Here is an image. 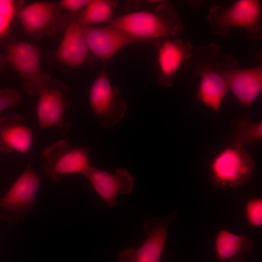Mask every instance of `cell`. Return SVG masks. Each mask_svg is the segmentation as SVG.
<instances>
[{"label":"cell","mask_w":262,"mask_h":262,"mask_svg":"<svg viewBox=\"0 0 262 262\" xmlns=\"http://www.w3.org/2000/svg\"><path fill=\"white\" fill-rule=\"evenodd\" d=\"M184 66L200 78L196 99L218 112L229 90L228 74L240 67L237 59L212 43L193 50Z\"/></svg>","instance_id":"1"},{"label":"cell","mask_w":262,"mask_h":262,"mask_svg":"<svg viewBox=\"0 0 262 262\" xmlns=\"http://www.w3.org/2000/svg\"><path fill=\"white\" fill-rule=\"evenodd\" d=\"M148 6L113 18L109 24L139 42L151 45L164 39L179 37L185 26L175 7L165 0Z\"/></svg>","instance_id":"2"},{"label":"cell","mask_w":262,"mask_h":262,"mask_svg":"<svg viewBox=\"0 0 262 262\" xmlns=\"http://www.w3.org/2000/svg\"><path fill=\"white\" fill-rule=\"evenodd\" d=\"M261 2L258 0H239L226 8L212 7L207 16L211 32L221 36L229 35L233 28L245 30L250 39L262 38Z\"/></svg>","instance_id":"3"},{"label":"cell","mask_w":262,"mask_h":262,"mask_svg":"<svg viewBox=\"0 0 262 262\" xmlns=\"http://www.w3.org/2000/svg\"><path fill=\"white\" fill-rule=\"evenodd\" d=\"M255 168L254 162L244 147L233 145L218 152L211 164L212 182L217 187L245 184Z\"/></svg>","instance_id":"4"},{"label":"cell","mask_w":262,"mask_h":262,"mask_svg":"<svg viewBox=\"0 0 262 262\" xmlns=\"http://www.w3.org/2000/svg\"><path fill=\"white\" fill-rule=\"evenodd\" d=\"M89 153L87 147L72 146L66 140L58 141L42 152L44 170L55 183L68 174L84 175L91 166Z\"/></svg>","instance_id":"5"},{"label":"cell","mask_w":262,"mask_h":262,"mask_svg":"<svg viewBox=\"0 0 262 262\" xmlns=\"http://www.w3.org/2000/svg\"><path fill=\"white\" fill-rule=\"evenodd\" d=\"M38 94L36 115L40 129L53 128L59 134H66L71 127L66 118L71 104L68 87L59 81L50 80Z\"/></svg>","instance_id":"6"},{"label":"cell","mask_w":262,"mask_h":262,"mask_svg":"<svg viewBox=\"0 0 262 262\" xmlns=\"http://www.w3.org/2000/svg\"><path fill=\"white\" fill-rule=\"evenodd\" d=\"M89 99L93 112L105 128H111L120 122L128 109L120 89L111 83L105 68L92 83Z\"/></svg>","instance_id":"7"},{"label":"cell","mask_w":262,"mask_h":262,"mask_svg":"<svg viewBox=\"0 0 262 262\" xmlns=\"http://www.w3.org/2000/svg\"><path fill=\"white\" fill-rule=\"evenodd\" d=\"M42 177L29 163L4 196L0 199V216L11 222L24 217L34 206Z\"/></svg>","instance_id":"8"},{"label":"cell","mask_w":262,"mask_h":262,"mask_svg":"<svg viewBox=\"0 0 262 262\" xmlns=\"http://www.w3.org/2000/svg\"><path fill=\"white\" fill-rule=\"evenodd\" d=\"M7 62L24 81V90L27 93L38 94L50 79L41 73V51L36 46L29 43L14 41L7 43Z\"/></svg>","instance_id":"9"},{"label":"cell","mask_w":262,"mask_h":262,"mask_svg":"<svg viewBox=\"0 0 262 262\" xmlns=\"http://www.w3.org/2000/svg\"><path fill=\"white\" fill-rule=\"evenodd\" d=\"M178 217V213L174 211L162 218H146L143 229L147 235L146 239L137 249L130 247L123 250L119 255L118 262H160L168 227Z\"/></svg>","instance_id":"10"},{"label":"cell","mask_w":262,"mask_h":262,"mask_svg":"<svg viewBox=\"0 0 262 262\" xmlns=\"http://www.w3.org/2000/svg\"><path fill=\"white\" fill-rule=\"evenodd\" d=\"M152 46L157 51L158 82L163 87H170L179 69L191 56L193 47L190 41L180 37L164 39Z\"/></svg>","instance_id":"11"},{"label":"cell","mask_w":262,"mask_h":262,"mask_svg":"<svg viewBox=\"0 0 262 262\" xmlns=\"http://www.w3.org/2000/svg\"><path fill=\"white\" fill-rule=\"evenodd\" d=\"M82 26L90 50L105 66L122 48L131 44L139 42L136 39L110 24L104 27Z\"/></svg>","instance_id":"12"},{"label":"cell","mask_w":262,"mask_h":262,"mask_svg":"<svg viewBox=\"0 0 262 262\" xmlns=\"http://www.w3.org/2000/svg\"><path fill=\"white\" fill-rule=\"evenodd\" d=\"M55 56L62 64L71 68L94 66L96 57L90 50L82 26L74 17L66 28Z\"/></svg>","instance_id":"13"},{"label":"cell","mask_w":262,"mask_h":262,"mask_svg":"<svg viewBox=\"0 0 262 262\" xmlns=\"http://www.w3.org/2000/svg\"><path fill=\"white\" fill-rule=\"evenodd\" d=\"M83 176L109 208L115 205L118 194H130L134 188V178L124 168H117L111 174L91 166Z\"/></svg>","instance_id":"14"},{"label":"cell","mask_w":262,"mask_h":262,"mask_svg":"<svg viewBox=\"0 0 262 262\" xmlns=\"http://www.w3.org/2000/svg\"><path fill=\"white\" fill-rule=\"evenodd\" d=\"M227 83L235 97L247 111L262 90V64L248 68L240 67L231 70Z\"/></svg>","instance_id":"15"},{"label":"cell","mask_w":262,"mask_h":262,"mask_svg":"<svg viewBox=\"0 0 262 262\" xmlns=\"http://www.w3.org/2000/svg\"><path fill=\"white\" fill-rule=\"evenodd\" d=\"M24 117L13 114L0 118V149L26 153L33 140V132L23 122Z\"/></svg>","instance_id":"16"},{"label":"cell","mask_w":262,"mask_h":262,"mask_svg":"<svg viewBox=\"0 0 262 262\" xmlns=\"http://www.w3.org/2000/svg\"><path fill=\"white\" fill-rule=\"evenodd\" d=\"M55 3L36 1L21 7L17 16L25 30L30 34L43 32L58 17Z\"/></svg>","instance_id":"17"},{"label":"cell","mask_w":262,"mask_h":262,"mask_svg":"<svg viewBox=\"0 0 262 262\" xmlns=\"http://www.w3.org/2000/svg\"><path fill=\"white\" fill-rule=\"evenodd\" d=\"M253 241L244 235L235 234L226 230H222L217 235L215 250L221 261L242 262L245 256L252 248Z\"/></svg>","instance_id":"18"},{"label":"cell","mask_w":262,"mask_h":262,"mask_svg":"<svg viewBox=\"0 0 262 262\" xmlns=\"http://www.w3.org/2000/svg\"><path fill=\"white\" fill-rule=\"evenodd\" d=\"M117 3V1L113 0H90L81 12L74 15V19L82 26L109 23L113 19L114 11Z\"/></svg>","instance_id":"19"},{"label":"cell","mask_w":262,"mask_h":262,"mask_svg":"<svg viewBox=\"0 0 262 262\" xmlns=\"http://www.w3.org/2000/svg\"><path fill=\"white\" fill-rule=\"evenodd\" d=\"M262 139V123L250 119H242L236 124L233 136V145L255 146Z\"/></svg>","instance_id":"20"},{"label":"cell","mask_w":262,"mask_h":262,"mask_svg":"<svg viewBox=\"0 0 262 262\" xmlns=\"http://www.w3.org/2000/svg\"><path fill=\"white\" fill-rule=\"evenodd\" d=\"M21 1L0 0V39L5 37L15 16L21 8Z\"/></svg>","instance_id":"21"},{"label":"cell","mask_w":262,"mask_h":262,"mask_svg":"<svg viewBox=\"0 0 262 262\" xmlns=\"http://www.w3.org/2000/svg\"><path fill=\"white\" fill-rule=\"evenodd\" d=\"M246 218L249 224L254 227L262 224V200L255 198L248 201L246 207Z\"/></svg>","instance_id":"22"},{"label":"cell","mask_w":262,"mask_h":262,"mask_svg":"<svg viewBox=\"0 0 262 262\" xmlns=\"http://www.w3.org/2000/svg\"><path fill=\"white\" fill-rule=\"evenodd\" d=\"M19 101L20 96L16 89L12 88L0 89V112L16 106Z\"/></svg>","instance_id":"23"},{"label":"cell","mask_w":262,"mask_h":262,"mask_svg":"<svg viewBox=\"0 0 262 262\" xmlns=\"http://www.w3.org/2000/svg\"><path fill=\"white\" fill-rule=\"evenodd\" d=\"M90 0H62L59 6L72 14L81 12L89 3Z\"/></svg>","instance_id":"24"},{"label":"cell","mask_w":262,"mask_h":262,"mask_svg":"<svg viewBox=\"0 0 262 262\" xmlns=\"http://www.w3.org/2000/svg\"><path fill=\"white\" fill-rule=\"evenodd\" d=\"M7 63L6 56L0 53V73L3 71Z\"/></svg>","instance_id":"25"}]
</instances>
